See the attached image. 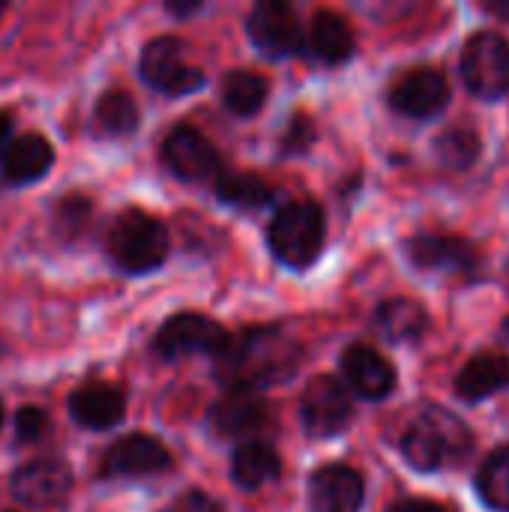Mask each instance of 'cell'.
<instances>
[{"instance_id":"obj_26","label":"cell","mask_w":509,"mask_h":512,"mask_svg":"<svg viewBox=\"0 0 509 512\" xmlns=\"http://www.w3.org/2000/svg\"><path fill=\"white\" fill-rule=\"evenodd\" d=\"M216 198L237 210H261L273 201V186L255 174H228L222 171L216 180Z\"/></svg>"},{"instance_id":"obj_11","label":"cell","mask_w":509,"mask_h":512,"mask_svg":"<svg viewBox=\"0 0 509 512\" xmlns=\"http://www.w3.org/2000/svg\"><path fill=\"white\" fill-rule=\"evenodd\" d=\"M162 162L165 168L189 183L219 180L222 159L207 135H201L195 126H174L162 141Z\"/></svg>"},{"instance_id":"obj_6","label":"cell","mask_w":509,"mask_h":512,"mask_svg":"<svg viewBox=\"0 0 509 512\" xmlns=\"http://www.w3.org/2000/svg\"><path fill=\"white\" fill-rule=\"evenodd\" d=\"M141 78L165 93V96H186L204 87V72L189 63L186 57V42L177 36H156L144 45L141 63H138Z\"/></svg>"},{"instance_id":"obj_38","label":"cell","mask_w":509,"mask_h":512,"mask_svg":"<svg viewBox=\"0 0 509 512\" xmlns=\"http://www.w3.org/2000/svg\"><path fill=\"white\" fill-rule=\"evenodd\" d=\"M0 426H3V402H0Z\"/></svg>"},{"instance_id":"obj_16","label":"cell","mask_w":509,"mask_h":512,"mask_svg":"<svg viewBox=\"0 0 509 512\" xmlns=\"http://www.w3.org/2000/svg\"><path fill=\"white\" fill-rule=\"evenodd\" d=\"M69 417L87 432H108L126 417V393L108 381L81 384L69 393Z\"/></svg>"},{"instance_id":"obj_24","label":"cell","mask_w":509,"mask_h":512,"mask_svg":"<svg viewBox=\"0 0 509 512\" xmlns=\"http://www.w3.org/2000/svg\"><path fill=\"white\" fill-rule=\"evenodd\" d=\"M138 117V102L126 90H105L93 108V123L108 138L132 135L138 129Z\"/></svg>"},{"instance_id":"obj_13","label":"cell","mask_w":509,"mask_h":512,"mask_svg":"<svg viewBox=\"0 0 509 512\" xmlns=\"http://www.w3.org/2000/svg\"><path fill=\"white\" fill-rule=\"evenodd\" d=\"M174 465L168 447L147 435V432H132L120 441H114L99 465V474L105 480H120V477H153L162 474Z\"/></svg>"},{"instance_id":"obj_40","label":"cell","mask_w":509,"mask_h":512,"mask_svg":"<svg viewBox=\"0 0 509 512\" xmlns=\"http://www.w3.org/2000/svg\"><path fill=\"white\" fill-rule=\"evenodd\" d=\"M9 512H12V510H9Z\"/></svg>"},{"instance_id":"obj_32","label":"cell","mask_w":509,"mask_h":512,"mask_svg":"<svg viewBox=\"0 0 509 512\" xmlns=\"http://www.w3.org/2000/svg\"><path fill=\"white\" fill-rule=\"evenodd\" d=\"M171 512H225V507L207 492H186L174 501Z\"/></svg>"},{"instance_id":"obj_18","label":"cell","mask_w":509,"mask_h":512,"mask_svg":"<svg viewBox=\"0 0 509 512\" xmlns=\"http://www.w3.org/2000/svg\"><path fill=\"white\" fill-rule=\"evenodd\" d=\"M207 423L219 438H246L267 429L273 423V411L255 393H228L210 408Z\"/></svg>"},{"instance_id":"obj_30","label":"cell","mask_w":509,"mask_h":512,"mask_svg":"<svg viewBox=\"0 0 509 512\" xmlns=\"http://www.w3.org/2000/svg\"><path fill=\"white\" fill-rule=\"evenodd\" d=\"M48 429H51V417L45 408H39V405L18 408V414H15V444L18 447L42 441L48 435Z\"/></svg>"},{"instance_id":"obj_12","label":"cell","mask_w":509,"mask_h":512,"mask_svg":"<svg viewBox=\"0 0 509 512\" xmlns=\"http://www.w3.org/2000/svg\"><path fill=\"white\" fill-rule=\"evenodd\" d=\"M9 489L15 495L18 504L33 507V510H48L57 507L69 498L72 492V468L63 459H33L27 465H21L12 480Z\"/></svg>"},{"instance_id":"obj_20","label":"cell","mask_w":509,"mask_h":512,"mask_svg":"<svg viewBox=\"0 0 509 512\" xmlns=\"http://www.w3.org/2000/svg\"><path fill=\"white\" fill-rule=\"evenodd\" d=\"M354 48H357L354 30L339 12H330V9L315 12V18L309 24L312 57H318L327 66H339V63H348L354 57Z\"/></svg>"},{"instance_id":"obj_15","label":"cell","mask_w":509,"mask_h":512,"mask_svg":"<svg viewBox=\"0 0 509 512\" xmlns=\"http://www.w3.org/2000/svg\"><path fill=\"white\" fill-rule=\"evenodd\" d=\"M366 501V480L348 465H324L309 477V510L360 512Z\"/></svg>"},{"instance_id":"obj_34","label":"cell","mask_w":509,"mask_h":512,"mask_svg":"<svg viewBox=\"0 0 509 512\" xmlns=\"http://www.w3.org/2000/svg\"><path fill=\"white\" fill-rule=\"evenodd\" d=\"M12 114L9 111H0V153H6V147L12 144Z\"/></svg>"},{"instance_id":"obj_23","label":"cell","mask_w":509,"mask_h":512,"mask_svg":"<svg viewBox=\"0 0 509 512\" xmlns=\"http://www.w3.org/2000/svg\"><path fill=\"white\" fill-rule=\"evenodd\" d=\"M279 474H282V462H279L276 450L261 441L237 447V453L231 459V477L246 492H255V489L273 483Z\"/></svg>"},{"instance_id":"obj_4","label":"cell","mask_w":509,"mask_h":512,"mask_svg":"<svg viewBox=\"0 0 509 512\" xmlns=\"http://www.w3.org/2000/svg\"><path fill=\"white\" fill-rule=\"evenodd\" d=\"M324 237H327L324 210L309 198L288 201L267 228L270 252L291 270H306L309 264H315L324 249Z\"/></svg>"},{"instance_id":"obj_8","label":"cell","mask_w":509,"mask_h":512,"mask_svg":"<svg viewBox=\"0 0 509 512\" xmlns=\"http://www.w3.org/2000/svg\"><path fill=\"white\" fill-rule=\"evenodd\" d=\"M300 420L312 438H336L354 423V399L333 375H318L300 396Z\"/></svg>"},{"instance_id":"obj_3","label":"cell","mask_w":509,"mask_h":512,"mask_svg":"<svg viewBox=\"0 0 509 512\" xmlns=\"http://www.w3.org/2000/svg\"><path fill=\"white\" fill-rule=\"evenodd\" d=\"M105 249L117 270L141 276L165 264L171 237H168V228L156 216H150L147 210L129 207L114 216L108 237H105Z\"/></svg>"},{"instance_id":"obj_36","label":"cell","mask_w":509,"mask_h":512,"mask_svg":"<svg viewBox=\"0 0 509 512\" xmlns=\"http://www.w3.org/2000/svg\"><path fill=\"white\" fill-rule=\"evenodd\" d=\"M3 357H6V342L0 339V360H3Z\"/></svg>"},{"instance_id":"obj_31","label":"cell","mask_w":509,"mask_h":512,"mask_svg":"<svg viewBox=\"0 0 509 512\" xmlns=\"http://www.w3.org/2000/svg\"><path fill=\"white\" fill-rule=\"evenodd\" d=\"M312 141H315V126H312V120H309L306 114H297V117H291L288 132H285V138H282V153H291V156L306 153V150L312 147Z\"/></svg>"},{"instance_id":"obj_39","label":"cell","mask_w":509,"mask_h":512,"mask_svg":"<svg viewBox=\"0 0 509 512\" xmlns=\"http://www.w3.org/2000/svg\"><path fill=\"white\" fill-rule=\"evenodd\" d=\"M3 12H6V3H0V15H3Z\"/></svg>"},{"instance_id":"obj_5","label":"cell","mask_w":509,"mask_h":512,"mask_svg":"<svg viewBox=\"0 0 509 512\" xmlns=\"http://www.w3.org/2000/svg\"><path fill=\"white\" fill-rule=\"evenodd\" d=\"M462 81L477 99L509 93V39L498 30L474 33L462 48Z\"/></svg>"},{"instance_id":"obj_2","label":"cell","mask_w":509,"mask_h":512,"mask_svg":"<svg viewBox=\"0 0 509 512\" xmlns=\"http://www.w3.org/2000/svg\"><path fill=\"white\" fill-rule=\"evenodd\" d=\"M471 450H474V435L468 423L438 405L420 411L402 435L405 462L423 474L456 468L471 456Z\"/></svg>"},{"instance_id":"obj_25","label":"cell","mask_w":509,"mask_h":512,"mask_svg":"<svg viewBox=\"0 0 509 512\" xmlns=\"http://www.w3.org/2000/svg\"><path fill=\"white\" fill-rule=\"evenodd\" d=\"M222 102L237 117H255L267 102V81L249 69H231L222 81Z\"/></svg>"},{"instance_id":"obj_35","label":"cell","mask_w":509,"mask_h":512,"mask_svg":"<svg viewBox=\"0 0 509 512\" xmlns=\"http://www.w3.org/2000/svg\"><path fill=\"white\" fill-rule=\"evenodd\" d=\"M165 9H168L171 15H192V12H198V9H201V3H177V0H171Z\"/></svg>"},{"instance_id":"obj_17","label":"cell","mask_w":509,"mask_h":512,"mask_svg":"<svg viewBox=\"0 0 509 512\" xmlns=\"http://www.w3.org/2000/svg\"><path fill=\"white\" fill-rule=\"evenodd\" d=\"M342 375L348 387L363 399H387L396 390V366L372 345H351L342 354Z\"/></svg>"},{"instance_id":"obj_22","label":"cell","mask_w":509,"mask_h":512,"mask_svg":"<svg viewBox=\"0 0 509 512\" xmlns=\"http://www.w3.org/2000/svg\"><path fill=\"white\" fill-rule=\"evenodd\" d=\"M501 390H509L507 354H477L456 378V393L465 402H480Z\"/></svg>"},{"instance_id":"obj_33","label":"cell","mask_w":509,"mask_h":512,"mask_svg":"<svg viewBox=\"0 0 509 512\" xmlns=\"http://www.w3.org/2000/svg\"><path fill=\"white\" fill-rule=\"evenodd\" d=\"M393 512H453L450 507L438 504V501H429V498H408V501H399Z\"/></svg>"},{"instance_id":"obj_10","label":"cell","mask_w":509,"mask_h":512,"mask_svg":"<svg viewBox=\"0 0 509 512\" xmlns=\"http://www.w3.org/2000/svg\"><path fill=\"white\" fill-rule=\"evenodd\" d=\"M405 255L414 267L450 279H471L480 270V255L465 237L417 234L405 243Z\"/></svg>"},{"instance_id":"obj_7","label":"cell","mask_w":509,"mask_h":512,"mask_svg":"<svg viewBox=\"0 0 509 512\" xmlns=\"http://www.w3.org/2000/svg\"><path fill=\"white\" fill-rule=\"evenodd\" d=\"M231 336L225 333V327L201 312H177L171 315L156 339H153V351L162 360H183L192 354H207V357H219L228 348Z\"/></svg>"},{"instance_id":"obj_27","label":"cell","mask_w":509,"mask_h":512,"mask_svg":"<svg viewBox=\"0 0 509 512\" xmlns=\"http://www.w3.org/2000/svg\"><path fill=\"white\" fill-rule=\"evenodd\" d=\"M483 141L471 126H450L435 138V156L450 171H465L480 159Z\"/></svg>"},{"instance_id":"obj_1","label":"cell","mask_w":509,"mask_h":512,"mask_svg":"<svg viewBox=\"0 0 509 512\" xmlns=\"http://www.w3.org/2000/svg\"><path fill=\"white\" fill-rule=\"evenodd\" d=\"M303 348L279 327H249L231 336L228 348L216 357L213 375L231 393H255L279 387L297 375Z\"/></svg>"},{"instance_id":"obj_14","label":"cell","mask_w":509,"mask_h":512,"mask_svg":"<svg viewBox=\"0 0 509 512\" xmlns=\"http://www.w3.org/2000/svg\"><path fill=\"white\" fill-rule=\"evenodd\" d=\"M249 39L267 57H291L303 51V27L288 3L264 0L249 12Z\"/></svg>"},{"instance_id":"obj_29","label":"cell","mask_w":509,"mask_h":512,"mask_svg":"<svg viewBox=\"0 0 509 512\" xmlns=\"http://www.w3.org/2000/svg\"><path fill=\"white\" fill-rule=\"evenodd\" d=\"M90 216H93V204L87 195H66L54 204V216H51V225H54V234L60 240H75L87 231L90 225Z\"/></svg>"},{"instance_id":"obj_19","label":"cell","mask_w":509,"mask_h":512,"mask_svg":"<svg viewBox=\"0 0 509 512\" xmlns=\"http://www.w3.org/2000/svg\"><path fill=\"white\" fill-rule=\"evenodd\" d=\"M54 165V147L39 132L15 135L12 144L3 153V180L9 186H30L42 180Z\"/></svg>"},{"instance_id":"obj_28","label":"cell","mask_w":509,"mask_h":512,"mask_svg":"<svg viewBox=\"0 0 509 512\" xmlns=\"http://www.w3.org/2000/svg\"><path fill=\"white\" fill-rule=\"evenodd\" d=\"M477 492L495 512H509V447H498L477 474Z\"/></svg>"},{"instance_id":"obj_37","label":"cell","mask_w":509,"mask_h":512,"mask_svg":"<svg viewBox=\"0 0 509 512\" xmlns=\"http://www.w3.org/2000/svg\"><path fill=\"white\" fill-rule=\"evenodd\" d=\"M504 342H509V321L504 324Z\"/></svg>"},{"instance_id":"obj_9","label":"cell","mask_w":509,"mask_h":512,"mask_svg":"<svg viewBox=\"0 0 509 512\" xmlns=\"http://www.w3.org/2000/svg\"><path fill=\"white\" fill-rule=\"evenodd\" d=\"M387 99L393 105V111H399L402 117L411 120H429L435 114H441L450 102V81L441 69L435 66H417L402 72L390 90Z\"/></svg>"},{"instance_id":"obj_21","label":"cell","mask_w":509,"mask_h":512,"mask_svg":"<svg viewBox=\"0 0 509 512\" xmlns=\"http://www.w3.org/2000/svg\"><path fill=\"white\" fill-rule=\"evenodd\" d=\"M375 327L387 342H399V345L420 342L423 333L429 330V315L423 303L411 297H393L375 309Z\"/></svg>"}]
</instances>
